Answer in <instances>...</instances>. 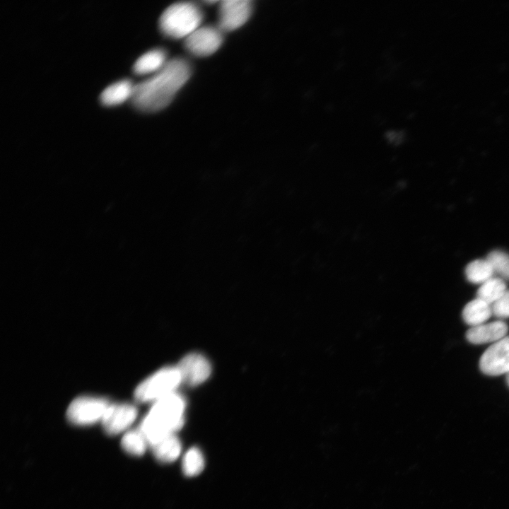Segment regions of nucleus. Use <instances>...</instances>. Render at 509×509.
<instances>
[{"mask_svg": "<svg viewBox=\"0 0 509 509\" xmlns=\"http://www.w3.org/2000/svg\"><path fill=\"white\" fill-rule=\"evenodd\" d=\"M191 75V66L182 58L168 60L165 66L148 78L134 84L130 100L143 112L163 109L185 84Z\"/></svg>", "mask_w": 509, "mask_h": 509, "instance_id": "1", "label": "nucleus"}, {"mask_svg": "<svg viewBox=\"0 0 509 509\" xmlns=\"http://www.w3.org/2000/svg\"><path fill=\"white\" fill-rule=\"evenodd\" d=\"M185 407V400L175 392L154 402L140 428L149 445L174 434L182 426Z\"/></svg>", "mask_w": 509, "mask_h": 509, "instance_id": "2", "label": "nucleus"}, {"mask_svg": "<svg viewBox=\"0 0 509 509\" xmlns=\"http://www.w3.org/2000/svg\"><path fill=\"white\" fill-rule=\"evenodd\" d=\"M201 8L192 2H178L168 6L159 19L160 30L172 39L186 38L200 27Z\"/></svg>", "mask_w": 509, "mask_h": 509, "instance_id": "3", "label": "nucleus"}, {"mask_svg": "<svg viewBox=\"0 0 509 509\" xmlns=\"http://www.w3.org/2000/svg\"><path fill=\"white\" fill-rule=\"evenodd\" d=\"M182 382L177 367H166L158 370L141 382L134 392L135 399L141 402H156L175 392Z\"/></svg>", "mask_w": 509, "mask_h": 509, "instance_id": "4", "label": "nucleus"}, {"mask_svg": "<svg viewBox=\"0 0 509 509\" xmlns=\"http://www.w3.org/2000/svg\"><path fill=\"white\" fill-rule=\"evenodd\" d=\"M109 405L107 401L101 397H80L69 406L67 419L75 425H90L102 421Z\"/></svg>", "mask_w": 509, "mask_h": 509, "instance_id": "5", "label": "nucleus"}, {"mask_svg": "<svg viewBox=\"0 0 509 509\" xmlns=\"http://www.w3.org/2000/svg\"><path fill=\"white\" fill-rule=\"evenodd\" d=\"M223 33L218 26H200L185 39V47L192 55L209 56L222 45Z\"/></svg>", "mask_w": 509, "mask_h": 509, "instance_id": "6", "label": "nucleus"}, {"mask_svg": "<svg viewBox=\"0 0 509 509\" xmlns=\"http://www.w3.org/2000/svg\"><path fill=\"white\" fill-rule=\"evenodd\" d=\"M250 0H224L220 1L218 28L223 32L236 30L244 25L252 13Z\"/></svg>", "mask_w": 509, "mask_h": 509, "instance_id": "7", "label": "nucleus"}, {"mask_svg": "<svg viewBox=\"0 0 509 509\" xmlns=\"http://www.w3.org/2000/svg\"><path fill=\"white\" fill-rule=\"evenodd\" d=\"M479 366L488 375H499L509 372V336L495 342L483 353Z\"/></svg>", "mask_w": 509, "mask_h": 509, "instance_id": "8", "label": "nucleus"}, {"mask_svg": "<svg viewBox=\"0 0 509 509\" xmlns=\"http://www.w3.org/2000/svg\"><path fill=\"white\" fill-rule=\"evenodd\" d=\"M136 408L129 404L109 405L102 419L104 431L109 435H117L127 430L137 416Z\"/></svg>", "mask_w": 509, "mask_h": 509, "instance_id": "9", "label": "nucleus"}, {"mask_svg": "<svg viewBox=\"0 0 509 509\" xmlns=\"http://www.w3.org/2000/svg\"><path fill=\"white\" fill-rule=\"evenodd\" d=\"M177 367L180 372L182 382L189 385L201 384L211 373L209 360L197 353H192L182 358Z\"/></svg>", "mask_w": 509, "mask_h": 509, "instance_id": "10", "label": "nucleus"}, {"mask_svg": "<svg viewBox=\"0 0 509 509\" xmlns=\"http://www.w3.org/2000/svg\"><path fill=\"white\" fill-rule=\"evenodd\" d=\"M508 332L507 324L502 321H496L472 327L466 334L467 340L475 344L498 341L505 337Z\"/></svg>", "mask_w": 509, "mask_h": 509, "instance_id": "11", "label": "nucleus"}, {"mask_svg": "<svg viewBox=\"0 0 509 509\" xmlns=\"http://www.w3.org/2000/svg\"><path fill=\"white\" fill-rule=\"evenodd\" d=\"M168 61L164 49H153L137 59L134 64L133 71L139 75L153 74L162 69Z\"/></svg>", "mask_w": 509, "mask_h": 509, "instance_id": "12", "label": "nucleus"}, {"mask_svg": "<svg viewBox=\"0 0 509 509\" xmlns=\"http://www.w3.org/2000/svg\"><path fill=\"white\" fill-rule=\"evenodd\" d=\"M134 84L129 79H122L117 81L103 90L100 99L101 103L107 106L120 104L126 100L131 98Z\"/></svg>", "mask_w": 509, "mask_h": 509, "instance_id": "13", "label": "nucleus"}, {"mask_svg": "<svg viewBox=\"0 0 509 509\" xmlns=\"http://www.w3.org/2000/svg\"><path fill=\"white\" fill-rule=\"evenodd\" d=\"M491 315V305L477 298L468 303L462 312L464 322L472 327L484 324Z\"/></svg>", "mask_w": 509, "mask_h": 509, "instance_id": "14", "label": "nucleus"}, {"mask_svg": "<svg viewBox=\"0 0 509 509\" xmlns=\"http://www.w3.org/2000/svg\"><path fill=\"white\" fill-rule=\"evenodd\" d=\"M155 457L162 462H172L177 460L182 450L180 440L170 435L151 446Z\"/></svg>", "mask_w": 509, "mask_h": 509, "instance_id": "15", "label": "nucleus"}, {"mask_svg": "<svg viewBox=\"0 0 509 509\" xmlns=\"http://www.w3.org/2000/svg\"><path fill=\"white\" fill-rule=\"evenodd\" d=\"M506 291V285L503 279L492 277L481 283L477 291V298L491 305L498 300Z\"/></svg>", "mask_w": 509, "mask_h": 509, "instance_id": "16", "label": "nucleus"}, {"mask_svg": "<svg viewBox=\"0 0 509 509\" xmlns=\"http://www.w3.org/2000/svg\"><path fill=\"white\" fill-rule=\"evenodd\" d=\"M124 450L134 456L142 455L148 445L146 437L140 429L131 430L125 433L121 440Z\"/></svg>", "mask_w": 509, "mask_h": 509, "instance_id": "17", "label": "nucleus"}, {"mask_svg": "<svg viewBox=\"0 0 509 509\" xmlns=\"http://www.w3.org/2000/svg\"><path fill=\"white\" fill-rule=\"evenodd\" d=\"M493 274V268L486 259L474 260L465 269L467 279L473 283L481 284L492 278Z\"/></svg>", "mask_w": 509, "mask_h": 509, "instance_id": "18", "label": "nucleus"}, {"mask_svg": "<svg viewBox=\"0 0 509 509\" xmlns=\"http://www.w3.org/2000/svg\"><path fill=\"white\" fill-rule=\"evenodd\" d=\"M204 467V458L197 447H192L183 456L182 469L185 475L194 476L199 474Z\"/></svg>", "mask_w": 509, "mask_h": 509, "instance_id": "19", "label": "nucleus"}, {"mask_svg": "<svg viewBox=\"0 0 509 509\" xmlns=\"http://www.w3.org/2000/svg\"><path fill=\"white\" fill-rule=\"evenodd\" d=\"M486 259L491 265L494 273L501 277L509 280V255L499 250L491 252Z\"/></svg>", "mask_w": 509, "mask_h": 509, "instance_id": "20", "label": "nucleus"}, {"mask_svg": "<svg viewBox=\"0 0 509 509\" xmlns=\"http://www.w3.org/2000/svg\"><path fill=\"white\" fill-rule=\"evenodd\" d=\"M492 314L498 317H509V290L491 305Z\"/></svg>", "mask_w": 509, "mask_h": 509, "instance_id": "21", "label": "nucleus"}, {"mask_svg": "<svg viewBox=\"0 0 509 509\" xmlns=\"http://www.w3.org/2000/svg\"><path fill=\"white\" fill-rule=\"evenodd\" d=\"M218 2V1H206V3L207 4H216Z\"/></svg>", "mask_w": 509, "mask_h": 509, "instance_id": "22", "label": "nucleus"}, {"mask_svg": "<svg viewBox=\"0 0 509 509\" xmlns=\"http://www.w3.org/2000/svg\"><path fill=\"white\" fill-rule=\"evenodd\" d=\"M507 382H508V385H509V372L508 373V375H507Z\"/></svg>", "mask_w": 509, "mask_h": 509, "instance_id": "23", "label": "nucleus"}]
</instances>
